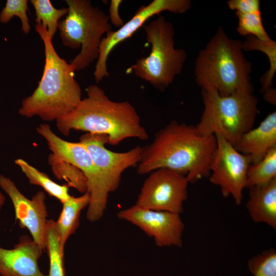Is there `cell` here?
I'll use <instances>...</instances> for the list:
<instances>
[{"label": "cell", "instance_id": "d6986e66", "mask_svg": "<svg viewBox=\"0 0 276 276\" xmlns=\"http://www.w3.org/2000/svg\"><path fill=\"white\" fill-rule=\"evenodd\" d=\"M14 162L28 178L30 183L41 187L49 195L61 203L70 197L69 187L66 184L60 185L56 183L45 173L40 171L22 158L16 159Z\"/></svg>", "mask_w": 276, "mask_h": 276}, {"label": "cell", "instance_id": "e0dca14e", "mask_svg": "<svg viewBox=\"0 0 276 276\" xmlns=\"http://www.w3.org/2000/svg\"><path fill=\"white\" fill-rule=\"evenodd\" d=\"M249 189L246 206L253 221L265 223L276 229V179Z\"/></svg>", "mask_w": 276, "mask_h": 276}, {"label": "cell", "instance_id": "d4e9b609", "mask_svg": "<svg viewBox=\"0 0 276 276\" xmlns=\"http://www.w3.org/2000/svg\"><path fill=\"white\" fill-rule=\"evenodd\" d=\"M236 14L238 18L237 31L240 35L252 36L264 41L272 40L264 28L261 11Z\"/></svg>", "mask_w": 276, "mask_h": 276}, {"label": "cell", "instance_id": "ba28073f", "mask_svg": "<svg viewBox=\"0 0 276 276\" xmlns=\"http://www.w3.org/2000/svg\"><path fill=\"white\" fill-rule=\"evenodd\" d=\"M36 131L46 140L52 154L76 166L83 173L87 182V192L90 195L86 217L91 222L99 220L106 209L109 193L87 150L79 142H70L61 139L49 124H40Z\"/></svg>", "mask_w": 276, "mask_h": 276}, {"label": "cell", "instance_id": "484cf974", "mask_svg": "<svg viewBox=\"0 0 276 276\" xmlns=\"http://www.w3.org/2000/svg\"><path fill=\"white\" fill-rule=\"evenodd\" d=\"M248 268L254 276H276V251L274 249L265 250L251 258Z\"/></svg>", "mask_w": 276, "mask_h": 276}, {"label": "cell", "instance_id": "44dd1931", "mask_svg": "<svg viewBox=\"0 0 276 276\" xmlns=\"http://www.w3.org/2000/svg\"><path fill=\"white\" fill-rule=\"evenodd\" d=\"M48 163L55 177L64 180L68 187H72L81 193L87 192V182L83 173L77 167L56 157L50 153Z\"/></svg>", "mask_w": 276, "mask_h": 276}, {"label": "cell", "instance_id": "7a4b0ae2", "mask_svg": "<svg viewBox=\"0 0 276 276\" xmlns=\"http://www.w3.org/2000/svg\"><path fill=\"white\" fill-rule=\"evenodd\" d=\"M86 97L68 114L56 121L58 130L68 136L72 130L108 136V144L116 146L126 139H148L145 128L134 106L128 101L117 102L109 99L96 84L86 89Z\"/></svg>", "mask_w": 276, "mask_h": 276}, {"label": "cell", "instance_id": "83f0119b", "mask_svg": "<svg viewBox=\"0 0 276 276\" xmlns=\"http://www.w3.org/2000/svg\"><path fill=\"white\" fill-rule=\"evenodd\" d=\"M228 7L236 13L247 14L260 11V2L259 0H230L227 2Z\"/></svg>", "mask_w": 276, "mask_h": 276}, {"label": "cell", "instance_id": "603a6c76", "mask_svg": "<svg viewBox=\"0 0 276 276\" xmlns=\"http://www.w3.org/2000/svg\"><path fill=\"white\" fill-rule=\"evenodd\" d=\"M276 179V147L248 169L246 188L266 185Z\"/></svg>", "mask_w": 276, "mask_h": 276}, {"label": "cell", "instance_id": "9c48e42d", "mask_svg": "<svg viewBox=\"0 0 276 276\" xmlns=\"http://www.w3.org/2000/svg\"><path fill=\"white\" fill-rule=\"evenodd\" d=\"M215 136L216 147L210 163L209 180L220 188L224 197L231 196L236 204L240 205L246 188L250 159L221 136Z\"/></svg>", "mask_w": 276, "mask_h": 276}, {"label": "cell", "instance_id": "cb8c5ba5", "mask_svg": "<svg viewBox=\"0 0 276 276\" xmlns=\"http://www.w3.org/2000/svg\"><path fill=\"white\" fill-rule=\"evenodd\" d=\"M30 2L35 9V22L45 27L53 39L58 29L59 19L67 14V8L56 9L50 0H31Z\"/></svg>", "mask_w": 276, "mask_h": 276}, {"label": "cell", "instance_id": "30bf717a", "mask_svg": "<svg viewBox=\"0 0 276 276\" xmlns=\"http://www.w3.org/2000/svg\"><path fill=\"white\" fill-rule=\"evenodd\" d=\"M189 183L186 176L176 171L167 168L156 169L144 181L135 204L180 214L188 198Z\"/></svg>", "mask_w": 276, "mask_h": 276}, {"label": "cell", "instance_id": "8fae6325", "mask_svg": "<svg viewBox=\"0 0 276 276\" xmlns=\"http://www.w3.org/2000/svg\"><path fill=\"white\" fill-rule=\"evenodd\" d=\"M191 7L190 0H153L146 6H142L132 18L116 31L105 34L100 42L99 56L94 72L97 83L108 76L107 61L111 51L116 45L130 37L146 21L155 15L167 11L176 14L187 12Z\"/></svg>", "mask_w": 276, "mask_h": 276}, {"label": "cell", "instance_id": "9a60e30c", "mask_svg": "<svg viewBox=\"0 0 276 276\" xmlns=\"http://www.w3.org/2000/svg\"><path fill=\"white\" fill-rule=\"evenodd\" d=\"M42 251L27 235L21 236L13 248L0 247V276H48L38 264Z\"/></svg>", "mask_w": 276, "mask_h": 276}, {"label": "cell", "instance_id": "5b68a950", "mask_svg": "<svg viewBox=\"0 0 276 276\" xmlns=\"http://www.w3.org/2000/svg\"><path fill=\"white\" fill-rule=\"evenodd\" d=\"M203 110L195 126L205 136L218 135L233 145L251 129L259 112L253 93L237 92L223 96L214 88L202 89Z\"/></svg>", "mask_w": 276, "mask_h": 276}, {"label": "cell", "instance_id": "6da1fadb", "mask_svg": "<svg viewBox=\"0 0 276 276\" xmlns=\"http://www.w3.org/2000/svg\"><path fill=\"white\" fill-rule=\"evenodd\" d=\"M216 147L215 135H203L195 126L172 121L155 134L151 143L142 147L137 173L144 175L167 168L195 183L209 176Z\"/></svg>", "mask_w": 276, "mask_h": 276}, {"label": "cell", "instance_id": "f546056e", "mask_svg": "<svg viewBox=\"0 0 276 276\" xmlns=\"http://www.w3.org/2000/svg\"><path fill=\"white\" fill-rule=\"evenodd\" d=\"M265 100L272 104H275V90L273 88L271 87L264 93Z\"/></svg>", "mask_w": 276, "mask_h": 276}, {"label": "cell", "instance_id": "4fadbf2b", "mask_svg": "<svg viewBox=\"0 0 276 276\" xmlns=\"http://www.w3.org/2000/svg\"><path fill=\"white\" fill-rule=\"evenodd\" d=\"M180 214L143 208L136 205L120 211L119 218L130 222L153 238L159 247H181L185 224Z\"/></svg>", "mask_w": 276, "mask_h": 276}, {"label": "cell", "instance_id": "5bb4252c", "mask_svg": "<svg viewBox=\"0 0 276 276\" xmlns=\"http://www.w3.org/2000/svg\"><path fill=\"white\" fill-rule=\"evenodd\" d=\"M0 187L12 201L15 220L19 226L28 229L33 240L45 250V231L48 221L45 193L38 191L30 199L20 192L10 178L2 174Z\"/></svg>", "mask_w": 276, "mask_h": 276}, {"label": "cell", "instance_id": "7402d4cb", "mask_svg": "<svg viewBox=\"0 0 276 276\" xmlns=\"http://www.w3.org/2000/svg\"><path fill=\"white\" fill-rule=\"evenodd\" d=\"M45 241L50 265L48 276H65L64 250L61 247L53 220H48L47 222Z\"/></svg>", "mask_w": 276, "mask_h": 276}, {"label": "cell", "instance_id": "4dcf8cb0", "mask_svg": "<svg viewBox=\"0 0 276 276\" xmlns=\"http://www.w3.org/2000/svg\"><path fill=\"white\" fill-rule=\"evenodd\" d=\"M5 202V197L3 194L0 192V210L4 204Z\"/></svg>", "mask_w": 276, "mask_h": 276}, {"label": "cell", "instance_id": "ffe728a7", "mask_svg": "<svg viewBox=\"0 0 276 276\" xmlns=\"http://www.w3.org/2000/svg\"><path fill=\"white\" fill-rule=\"evenodd\" d=\"M242 48L243 51H259L267 56L269 60V68L261 77V91L264 93L271 88L276 72V42L272 39L269 41H264L254 36H248L245 40L242 42Z\"/></svg>", "mask_w": 276, "mask_h": 276}, {"label": "cell", "instance_id": "7c38bea8", "mask_svg": "<svg viewBox=\"0 0 276 276\" xmlns=\"http://www.w3.org/2000/svg\"><path fill=\"white\" fill-rule=\"evenodd\" d=\"M79 142L90 154L109 194L118 188L123 172L137 165L141 158L142 147L139 146L124 152L106 148L108 139L106 134L86 132L81 135Z\"/></svg>", "mask_w": 276, "mask_h": 276}, {"label": "cell", "instance_id": "52a82bcc", "mask_svg": "<svg viewBox=\"0 0 276 276\" xmlns=\"http://www.w3.org/2000/svg\"><path fill=\"white\" fill-rule=\"evenodd\" d=\"M68 12L59 21L58 29L63 44L72 49L81 48L70 61L76 71L86 68L98 59L103 35L112 30L108 14L89 0H65Z\"/></svg>", "mask_w": 276, "mask_h": 276}, {"label": "cell", "instance_id": "2e32d148", "mask_svg": "<svg viewBox=\"0 0 276 276\" xmlns=\"http://www.w3.org/2000/svg\"><path fill=\"white\" fill-rule=\"evenodd\" d=\"M233 146L248 156L251 164L260 161L276 147V112L269 113L258 126L243 134Z\"/></svg>", "mask_w": 276, "mask_h": 276}, {"label": "cell", "instance_id": "4316f807", "mask_svg": "<svg viewBox=\"0 0 276 276\" xmlns=\"http://www.w3.org/2000/svg\"><path fill=\"white\" fill-rule=\"evenodd\" d=\"M28 0H7L5 7L0 13V22L8 23L13 16L19 18L21 30L25 34H28L31 29L27 15Z\"/></svg>", "mask_w": 276, "mask_h": 276}, {"label": "cell", "instance_id": "277c9868", "mask_svg": "<svg viewBox=\"0 0 276 276\" xmlns=\"http://www.w3.org/2000/svg\"><path fill=\"white\" fill-rule=\"evenodd\" d=\"M243 52L242 42L229 37L219 27L196 58L197 84L201 89L214 88L223 96L237 92L253 93L251 64Z\"/></svg>", "mask_w": 276, "mask_h": 276}, {"label": "cell", "instance_id": "ac0fdd59", "mask_svg": "<svg viewBox=\"0 0 276 276\" xmlns=\"http://www.w3.org/2000/svg\"><path fill=\"white\" fill-rule=\"evenodd\" d=\"M89 201L90 195L86 192L79 197L70 195L62 203V210L55 223L62 249L68 238L78 228L81 212L88 206Z\"/></svg>", "mask_w": 276, "mask_h": 276}, {"label": "cell", "instance_id": "f1b7e54d", "mask_svg": "<svg viewBox=\"0 0 276 276\" xmlns=\"http://www.w3.org/2000/svg\"><path fill=\"white\" fill-rule=\"evenodd\" d=\"M122 3L121 0H111L108 14L110 24L118 28L124 24V20L119 13V8Z\"/></svg>", "mask_w": 276, "mask_h": 276}, {"label": "cell", "instance_id": "3957f363", "mask_svg": "<svg viewBox=\"0 0 276 276\" xmlns=\"http://www.w3.org/2000/svg\"><path fill=\"white\" fill-rule=\"evenodd\" d=\"M35 27L44 48L43 72L36 88L22 100L18 112L27 118L56 121L78 105L82 100L81 88L75 79V66L58 55L45 27Z\"/></svg>", "mask_w": 276, "mask_h": 276}, {"label": "cell", "instance_id": "8992f818", "mask_svg": "<svg viewBox=\"0 0 276 276\" xmlns=\"http://www.w3.org/2000/svg\"><path fill=\"white\" fill-rule=\"evenodd\" d=\"M146 39L151 45L146 57H142L126 70L164 91L180 74L187 55L183 49H176L172 24L160 16L144 26Z\"/></svg>", "mask_w": 276, "mask_h": 276}]
</instances>
